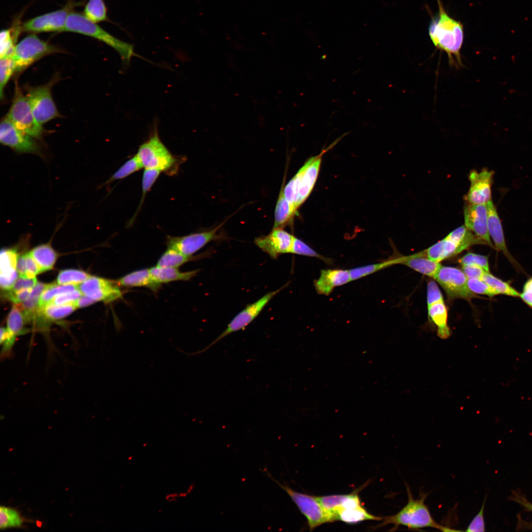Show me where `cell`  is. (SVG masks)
<instances>
[{"label":"cell","mask_w":532,"mask_h":532,"mask_svg":"<svg viewBox=\"0 0 532 532\" xmlns=\"http://www.w3.org/2000/svg\"><path fill=\"white\" fill-rule=\"evenodd\" d=\"M438 11L430 22L428 33L434 46L445 52L449 64L459 68L463 66L461 50L464 39L463 25L451 17L440 0H437Z\"/></svg>","instance_id":"obj_1"},{"label":"cell","mask_w":532,"mask_h":532,"mask_svg":"<svg viewBox=\"0 0 532 532\" xmlns=\"http://www.w3.org/2000/svg\"><path fill=\"white\" fill-rule=\"evenodd\" d=\"M405 486L408 496L406 504L396 514L383 517L382 522L377 525L376 528L392 524L394 526L391 531L396 530L400 526L412 530L433 528L443 532L458 531L436 523L425 503L427 495L422 494L419 499H415L409 486L407 484Z\"/></svg>","instance_id":"obj_2"},{"label":"cell","mask_w":532,"mask_h":532,"mask_svg":"<svg viewBox=\"0 0 532 532\" xmlns=\"http://www.w3.org/2000/svg\"><path fill=\"white\" fill-rule=\"evenodd\" d=\"M136 155L143 168L154 169L172 176L185 158L172 154L161 140L157 130L139 147Z\"/></svg>","instance_id":"obj_3"},{"label":"cell","mask_w":532,"mask_h":532,"mask_svg":"<svg viewBox=\"0 0 532 532\" xmlns=\"http://www.w3.org/2000/svg\"><path fill=\"white\" fill-rule=\"evenodd\" d=\"M65 32L83 34L103 42L115 50L126 63H129L134 55L133 44L117 38L88 20L83 14L73 10L67 17Z\"/></svg>","instance_id":"obj_4"},{"label":"cell","mask_w":532,"mask_h":532,"mask_svg":"<svg viewBox=\"0 0 532 532\" xmlns=\"http://www.w3.org/2000/svg\"><path fill=\"white\" fill-rule=\"evenodd\" d=\"M323 153L308 160L284 186L286 199L298 209L310 194L318 176Z\"/></svg>","instance_id":"obj_5"},{"label":"cell","mask_w":532,"mask_h":532,"mask_svg":"<svg viewBox=\"0 0 532 532\" xmlns=\"http://www.w3.org/2000/svg\"><path fill=\"white\" fill-rule=\"evenodd\" d=\"M475 244L487 245L484 241L464 225L452 231L443 239L425 251L428 258L440 262Z\"/></svg>","instance_id":"obj_6"},{"label":"cell","mask_w":532,"mask_h":532,"mask_svg":"<svg viewBox=\"0 0 532 532\" xmlns=\"http://www.w3.org/2000/svg\"><path fill=\"white\" fill-rule=\"evenodd\" d=\"M60 51L55 46L42 40L35 33L23 38L16 44L11 58L15 72H21L38 60Z\"/></svg>","instance_id":"obj_7"},{"label":"cell","mask_w":532,"mask_h":532,"mask_svg":"<svg viewBox=\"0 0 532 532\" xmlns=\"http://www.w3.org/2000/svg\"><path fill=\"white\" fill-rule=\"evenodd\" d=\"M6 116L18 129L34 138L40 137L44 132L42 126L35 119L26 95L17 84Z\"/></svg>","instance_id":"obj_8"},{"label":"cell","mask_w":532,"mask_h":532,"mask_svg":"<svg viewBox=\"0 0 532 532\" xmlns=\"http://www.w3.org/2000/svg\"><path fill=\"white\" fill-rule=\"evenodd\" d=\"M272 479L287 493L306 517L310 531L324 524L334 522L332 515L323 508L316 497L298 492Z\"/></svg>","instance_id":"obj_9"},{"label":"cell","mask_w":532,"mask_h":532,"mask_svg":"<svg viewBox=\"0 0 532 532\" xmlns=\"http://www.w3.org/2000/svg\"><path fill=\"white\" fill-rule=\"evenodd\" d=\"M56 80L55 78L45 84L29 87L27 91L26 96L33 115L41 126L60 116L51 93Z\"/></svg>","instance_id":"obj_10"},{"label":"cell","mask_w":532,"mask_h":532,"mask_svg":"<svg viewBox=\"0 0 532 532\" xmlns=\"http://www.w3.org/2000/svg\"><path fill=\"white\" fill-rule=\"evenodd\" d=\"M81 3L68 0L61 9L30 19L22 24V32L32 33L65 32L69 14Z\"/></svg>","instance_id":"obj_11"},{"label":"cell","mask_w":532,"mask_h":532,"mask_svg":"<svg viewBox=\"0 0 532 532\" xmlns=\"http://www.w3.org/2000/svg\"><path fill=\"white\" fill-rule=\"evenodd\" d=\"M287 285L266 293L257 301L248 304L231 321L226 329L217 338L199 353L207 350L231 333L244 330L259 315L269 301Z\"/></svg>","instance_id":"obj_12"},{"label":"cell","mask_w":532,"mask_h":532,"mask_svg":"<svg viewBox=\"0 0 532 532\" xmlns=\"http://www.w3.org/2000/svg\"><path fill=\"white\" fill-rule=\"evenodd\" d=\"M445 291L450 299L467 300L476 298L467 286V278L464 271L456 267L441 266L433 278Z\"/></svg>","instance_id":"obj_13"},{"label":"cell","mask_w":532,"mask_h":532,"mask_svg":"<svg viewBox=\"0 0 532 532\" xmlns=\"http://www.w3.org/2000/svg\"><path fill=\"white\" fill-rule=\"evenodd\" d=\"M224 223L204 232L191 233L182 236H167L166 244L168 248L187 256H193L209 242L220 237L218 233Z\"/></svg>","instance_id":"obj_14"},{"label":"cell","mask_w":532,"mask_h":532,"mask_svg":"<svg viewBox=\"0 0 532 532\" xmlns=\"http://www.w3.org/2000/svg\"><path fill=\"white\" fill-rule=\"evenodd\" d=\"M116 281L103 278L90 276L78 286L82 295L86 296L95 301L110 302L123 297V292Z\"/></svg>","instance_id":"obj_15"},{"label":"cell","mask_w":532,"mask_h":532,"mask_svg":"<svg viewBox=\"0 0 532 532\" xmlns=\"http://www.w3.org/2000/svg\"><path fill=\"white\" fill-rule=\"evenodd\" d=\"M34 138L18 129L6 116L0 124V141L20 153H37L39 147Z\"/></svg>","instance_id":"obj_16"},{"label":"cell","mask_w":532,"mask_h":532,"mask_svg":"<svg viewBox=\"0 0 532 532\" xmlns=\"http://www.w3.org/2000/svg\"><path fill=\"white\" fill-rule=\"evenodd\" d=\"M494 174V171L486 167L479 172L471 170L468 176L470 187L464 197L466 202L484 204L492 200L491 189Z\"/></svg>","instance_id":"obj_17"},{"label":"cell","mask_w":532,"mask_h":532,"mask_svg":"<svg viewBox=\"0 0 532 532\" xmlns=\"http://www.w3.org/2000/svg\"><path fill=\"white\" fill-rule=\"evenodd\" d=\"M295 236L282 228H273L267 235L257 237L255 244L271 258L291 253Z\"/></svg>","instance_id":"obj_18"},{"label":"cell","mask_w":532,"mask_h":532,"mask_svg":"<svg viewBox=\"0 0 532 532\" xmlns=\"http://www.w3.org/2000/svg\"><path fill=\"white\" fill-rule=\"evenodd\" d=\"M465 226L487 245L495 248L488 230V215L486 204H475L466 202L464 208Z\"/></svg>","instance_id":"obj_19"},{"label":"cell","mask_w":532,"mask_h":532,"mask_svg":"<svg viewBox=\"0 0 532 532\" xmlns=\"http://www.w3.org/2000/svg\"><path fill=\"white\" fill-rule=\"evenodd\" d=\"M488 215V230L495 248L501 252L512 265L517 269L521 268L509 253L504 238L502 225L496 206L492 200L486 204Z\"/></svg>","instance_id":"obj_20"},{"label":"cell","mask_w":532,"mask_h":532,"mask_svg":"<svg viewBox=\"0 0 532 532\" xmlns=\"http://www.w3.org/2000/svg\"><path fill=\"white\" fill-rule=\"evenodd\" d=\"M351 281L349 270L326 269L321 270L319 277L314 281V285L319 294L328 296L336 287Z\"/></svg>","instance_id":"obj_21"},{"label":"cell","mask_w":532,"mask_h":532,"mask_svg":"<svg viewBox=\"0 0 532 532\" xmlns=\"http://www.w3.org/2000/svg\"><path fill=\"white\" fill-rule=\"evenodd\" d=\"M401 264L433 279L441 266L439 262L428 258L425 250L403 256Z\"/></svg>","instance_id":"obj_22"},{"label":"cell","mask_w":532,"mask_h":532,"mask_svg":"<svg viewBox=\"0 0 532 532\" xmlns=\"http://www.w3.org/2000/svg\"><path fill=\"white\" fill-rule=\"evenodd\" d=\"M119 286L132 288L143 287L157 291L161 285L155 281L150 268H143L130 272L116 280Z\"/></svg>","instance_id":"obj_23"},{"label":"cell","mask_w":532,"mask_h":532,"mask_svg":"<svg viewBox=\"0 0 532 532\" xmlns=\"http://www.w3.org/2000/svg\"><path fill=\"white\" fill-rule=\"evenodd\" d=\"M199 269L189 271H180L176 267L156 266L150 268V273L155 282L162 284L177 281H189L196 276Z\"/></svg>","instance_id":"obj_24"},{"label":"cell","mask_w":532,"mask_h":532,"mask_svg":"<svg viewBox=\"0 0 532 532\" xmlns=\"http://www.w3.org/2000/svg\"><path fill=\"white\" fill-rule=\"evenodd\" d=\"M428 315L437 327V335L441 339H446L451 334L447 325V310L444 300L435 302L428 307Z\"/></svg>","instance_id":"obj_25"},{"label":"cell","mask_w":532,"mask_h":532,"mask_svg":"<svg viewBox=\"0 0 532 532\" xmlns=\"http://www.w3.org/2000/svg\"><path fill=\"white\" fill-rule=\"evenodd\" d=\"M284 186L282 185L277 199L275 212L274 222L273 228H282L291 221L298 209L289 201L284 195Z\"/></svg>","instance_id":"obj_26"},{"label":"cell","mask_w":532,"mask_h":532,"mask_svg":"<svg viewBox=\"0 0 532 532\" xmlns=\"http://www.w3.org/2000/svg\"><path fill=\"white\" fill-rule=\"evenodd\" d=\"M28 323L21 304H15L8 314L6 327L9 335L13 341H15L17 336L29 332V330L26 328Z\"/></svg>","instance_id":"obj_27"},{"label":"cell","mask_w":532,"mask_h":532,"mask_svg":"<svg viewBox=\"0 0 532 532\" xmlns=\"http://www.w3.org/2000/svg\"><path fill=\"white\" fill-rule=\"evenodd\" d=\"M75 302L63 305L47 304L40 308L38 315L49 328L51 322L62 319L71 314L77 308Z\"/></svg>","instance_id":"obj_28"},{"label":"cell","mask_w":532,"mask_h":532,"mask_svg":"<svg viewBox=\"0 0 532 532\" xmlns=\"http://www.w3.org/2000/svg\"><path fill=\"white\" fill-rule=\"evenodd\" d=\"M48 284L37 282L32 288L29 297L22 303L21 307L29 323H34L40 309L39 300L41 294Z\"/></svg>","instance_id":"obj_29"},{"label":"cell","mask_w":532,"mask_h":532,"mask_svg":"<svg viewBox=\"0 0 532 532\" xmlns=\"http://www.w3.org/2000/svg\"><path fill=\"white\" fill-rule=\"evenodd\" d=\"M383 517L375 516L368 513L361 505L356 508L340 509L335 514L336 521H341L349 524H354L366 520L379 521Z\"/></svg>","instance_id":"obj_30"},{"label":"cell","mask_w":532,"mask_h":532,"mask_svg":"<svg viewBox=\"0 0 532 532\" xmlns=\"http://www.w3.org/2000/svg\"><path fill=\"white\" fill-rule=\"evenodd\" d=\"M30 253L39 266L40 272L52 269L57 257L56 252L48 244L38 245Z\"/></svg>","instance_id":"obj_31"},{"label":"cell","mask_w":532,"mask_h":532,"mask_svg":"<svg viewBox=\"0 0 532 532\" xmlns=\"http://www.w3.org/2000/svg\"><path fill=\"white\" fill-rule=\"evenodd\" d=\"M22 24L15 23L13 27L3 29L0 34V58L11 57L16 40L22 31Z\"/></svg>","instance_id":"obj_32"},{"label":"cell","mask_w":532,"mask_h":532,"mask_svg":"<svg viewBox=\"0 0 532 532\" xmlns=\"http://www.w3.org/2000/svg\"><path fill=\"white\" fill-rule=\"evenodd\" d=\"M202 256H187L171 248L166 250L159 259L157 266L164 267H178L184 264L201 258Z\"/></svg>","instance_id":"obj_33"},{"label":"cell","mask_w":532,"mask_h":532,"mask_svg":"<svg viewBox=\"0 0 532 532\" xmlns=\"http://www.w3.org/2000/svg\"><path fill=\"white\" fill-rule=\"evenodd\" d=\"M18 255L15 249H3L0 255V277L12 278L18 277L16 265Z\"/></svg>","instance_id":"obj_34"},{"label":"cell","mask_w":532,"mask_h":532,"mask_svg":"<svg viewBox=\"0 0 532 532\" xmlns=\"http://www.w3.org/2000/svg\"><path fill=\"white\" fill-rule=\"evenodd\" d=\"M402 257L390 259L381 262L355 267L349 270L351 280H356L368 276L394 265L400 264Z\"/></svg>","instance_id":"obj_35"},{"label":"cell","mask_w":532,"mask_h":532,"mask_svg":"<svg viewBox=\"0 0 532 532\" xmlns=\"http://www.w3.org/2000/svg\"><path fill=\"white\" fill-rule=\"evenodd\" d=\"M83 14L86 18L95 23L109 21L107 7L103 0H88Z\"/></svg>","instance_id":"obj_36"},{"label":"cell","mask_w":532,"mask_h":532,"mask_svg":"<svg viewBox=\"0 0 532 532\" xmlns=\"http://www.w3.org/2000/svg\"><path fill=\"white\" fill-rule=\"evenodd\" d=\"M143 168L136 154L126 161L103 184H109L114 181L123 179Z\"/></svg>","instance_id":"obj_37"},{"label":"cell","mask_w":532,"mask_h":532,"mask_svg":"<svg viewBox=\"0 0 532 532\" xmlns=\"http://www.w3.org/2000/svg\"><path fill=\"white\" fill-rule=\"evenodd\" d=\"M24 520L15 509L5 506L0 507V528L5 530L22 527Z\"/></svg>","instance_id":"obj_38"},{"label":"cell","mask_w":532,"mask_h":532,"mask_svg":"<svg viewBox=\"0 0 532 532\" xmlns=\"http://www.w3.org/2000/svg\"><path fill=\"white\" fill-rule=\"evenodd\" d=\"M78 290L76 285H59L57 283L48 284L41 295L39 300L40 308L49 303L57 296Z\"/></svg>","instance_id":"obj_39"},{"label":"cell","mask_w":532,"mask_h":532,"mask_svg":"<svg viewBox=\"0 0 532 532\" xmlns=\"http://www.w3.org/2000/svg\"><path fill=\"white\" fill-rule=\"evenodd\" d=\"M498 294L506 296L519 297L520 293L508 283L495 277L489 272H485L481 279Z\"/></svg>","instance_id":"obj_40"},{"label":"cell","mask_w":532,"mask_h":532,"mask_svg":"<svg viewBox=\"0 0 532 532\" xmlns=\"http://www.w3.org/2000/svg\"><path fill=\"white\" fill-rule=\"evenodd\" d=\"M161 172H162L161 171L157 169L148 168L144 169L142 177V196L141 200L134 216L133 217L130 222V224L133 222L135 218L137 215V213L141 208L147 193L150 191L157 179L158 178Z\"/></svg>","instance_id":"obj_41"},{"label":"cell","mask_w":532,"mask_h":532,"mask_svg":"<svg viewBox=\"0 0 532 532\" xmlns=\"http://www.w3.org/2000/svg\"><path fill=\"white\" fill-rule=\"evenodd\" d=\"M91 276L84 271L73 269L61 271L57 278L59 285H76L81 284Z\"/></svg>","instance_id":"obj_42"},{"label":"cell","mask_w":532,"mask_h":532,"mask_svg":"<svg viewBox=\"0 0 532 532\" xmlns=\"http://www.w3.org/2000/svg\"><path fill=\"white\" fill-rule=\"evenodd\" d=\"M14 72L15 66L11 57L0 58V97L1 100L4 98L5 87Z\"/></svg>","instance_id":"obj_43"},{"label":"cell","mask_w":532,"mask_h":532,"mask_svg":"<svg viewBox=\"0 0 532 532\" xmlns=\"http://www.w3.org/2000/svg\"><path fill=\"white\" fill-rule=\"evenodd\" d=\"M291 253L319 259L330 264L331 260L320 255L301 240L295 237Z\"/></svg>","instance_id":"obj_44"},{"label":"cell","mask_w":532,"mask_h":532,"mask_svg":"<svg viewBox=\"0 0 532 532\" xmlns=\"http://www.w3.org/2000/svg\"><path fill=\"white\" fill-rule=\"evenodd\" d=\"M462 266L475 265L482 268L485 271L489 272V266L488 257L481 255L468 252L459 260Z\"/></svg>","instance_id":"obj_45"},{"label":"cell","mask_w":532,"mask_h":532,"mask_svg":"<svg viewBox=\"0 0 532 532\" xmlns=\"http://www.w3.org/2000/svg\"><path fill=\"white\" fill-rule=\"evenodd\" d=\"M467 284L469 289L475 294L484 295L491 297L498 295L494 289L480 279L468 278Z\"/></svg>","instance_id":"obj_46"},{"label":"cell","mask_w":532,"mask_h":532,"mask_svg":"<svg viewBox=\"0 0 532 532\" xmlns=\"http://www.w3.org/2000/svg\"><path fill=\"white\" fill-rule=\"evenodd\" d=\"M485 502L486 498L484 500L480 510L470 522L465 531L469 532L485 531V524L484 517V510Z\"/></svg>","instance_id":"obj_47"},{"label":"cell","mask_w":532,"mask_h":532,"mask_svg":"<svg viewBox=\"0 0 532 532\" xmlns=\"http://www.w3.org/2000/svg\"><path fill=\"white\" fill-rule=\"evenodd\" d=\"M37 282L35 277L27 278L19 276L11 289L8 291L4 292V294L15 293L24 289H32Z\"/></svg>","instance_id":"obj_48"},{"label":"cell","mask_w":532,"mask_h":532,"mask_svg":"<svg viewBox=\"0 0 532 532\" xmlns=\"http://www.w3.org/2000/svg\"><path fill=\"white\" fill-rule=\"evenodd\" d=\"M427 299L428 307L435 302L443 300L442 295L438 287L433 280H430L428 282Z\"/></svg>","instance_id":"obj_49"},{"label":"cell","mask_w":532,"mask_h":532,"mask_svg":"<svg viewBox=\"0 0 532 532\" xmlns=\"http://www.w3.org/2000/svg\"><path fill=\"white\" fill-rule=\"evenodd\" d=\"M82 295L81 292L79 290H77L58 295L49 303L55 305H63L73 303Z\"/></svg>","instance_id":"obj_50"},{"label":"cell","mask_w":532,"mask_h":532,"mask_svg":"<svg viewBox=\"0 0 532 532\" xmlns=\"http://www.w3.org/2000/svg\"><path fill=\"white\" fill-rule=\"evenodd\" d=\"M508 499L518 503L525 512H532V503L528 500L525 494L519 489L513 490Z\"/></svg>","instance_id":"obj_51"},{"label":"cell","mask_w":532,"mask_h":532,"mask_svg":"<svg viewBox=\"0 0 532 532\" xmlns=\"http://www.w3.org/2000/svg\"><path fill=\"white\" fill-rule=\"evenodd\" d=\"M25 256L26 266V277H35L36 275L40 273L39 267L30 252L25 253Z\"/></svg>","instance_id":"obj_52"},{"label":"cell","mask_w":532,"mask_h":532,"mask_svg":"<svg viewBox=\"0 0 532 532\" xmlns=\"http://www.w3.org/2000/svg\"><path fill=\"white\" fill-rule=\"evenodd\" d=\"M462 270L468 278L481 279L485 272L482 268L475 265L462 266Z\"/></svg>","instance_id":"obj_53"},{"label":"cell","mask_w":532,"mask_h":532,"mask_svg":"<svg viewBox=\"0 0 532 532\" xmlns=\"http://www.w3.org/2000/svg\"><path fill=\"white\" fill-rule=\"evenodd\" d=\"M517 520L516 529L517 531H532V522L523 520L521 514L517 515Z\"/></svg>","instance_id":"obj_54"},{"label":"cell","mask_w":532,"mask_h":532,"mask_svg":"<svg viewBox=\"0 0 532 532\" xmlns=\"http://www.w3.org/2000/svg\"><path fill=\"white\" fill-rule=\"evenodd\" d=\"M16 270L20 276L26 277V266L25 254L18 257Z\"/></svg>","instance_id":"obj_55"},{"label":"cell","mask_w":532,"mask_h":532,"mask_svg":"<svg viewBox=\"0 0 532 532\" xmlns=\"http://www.w3.org/2000/svg\"><path fill=\"white\" fill-rule=\"evenodd\" d=\"M95 302H96V301H95L91 298L85 295H82L77 300L75 301V304L77 308L84 307L92 304Z\"/></svg>","instance_id":"obj_56"},{"label":"cell","mask_w":532,"mask_h":532,"mask_svg":"<svg viewBox=\"0 0 532 532\" xmlns=\"http://www.w3.org/2000/svg\"><path fill=\"white\" fill-rule=\"evenodd\" d=\"M519 297L532 308V292L523 290Z\"/></svg>","instance_id":"obj_57"},{"label":"cell","mask_w":532,"mask_h":532,"mask_svg":"<svg viewBox=\"0 0 532 532\" xmlns=\"http://www.w3.org/2000/svg\"><path fill=\"white\" fill-rule=\"evenodd\" d=\"M523 290L532 292V277L526 282Z\"/></svg>","instance_id":"obj_58"}]
</instances>
